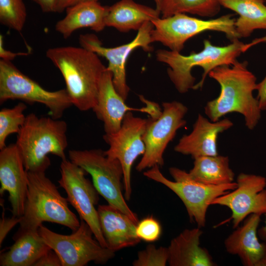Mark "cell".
<instances>
[{"label":"cell","instance_id":"obj_1","mask_svg":"<svg viewBox=\"0 0 266 266\" xmlns=\"http://www.w3.org/2000/svg\"><path fill=\"white\" fill-rule=\"evenodd\" d=\"M246 61L237 60L232 65L217 66L208 74L220 86L219 95L207 102L204 112L213 122L232 112L241 114L245 126L253 130L258 124L261 112L257 98L253 95L257 90V78L247 68Z\"/></svg>","mask_w":266,"mask_h":266},{"label":"cell","instance_id":"obj_2","mask_svg":"<svg viewBox=\"0 0 266 266\" xmlns=\"http://www.w3.org/2000/svg\"><path fill=\"white\" fill-rule=\"evenodd\" d=\"M46 56L62 74L73 105L80 111L92 109L106 68L99 56L82 47L71 46L50 48Z\"/></svg>","mask_w":266,"mask_h":266},{"label":"cell","instance_id":"obj_3","mask_svg":"<svg viewBox=\"0 0 266 266\" xmlns=\"http://www.w3.org/2000/svg\"><path fill=\"white\" fill-rule=\"evenodd\" d=\"M244 44L239 39L224 46H216L208 40L203 41V48L199 52L185 56L180 52L159 49L157 61L169 66L168 77L181 94L190 89H201L209 73L217 66L233 65L240 55Z\"/></svg>","mask_w":266,"mask_h":266},{"label":"cell","instance_id":"obj_4","mask_svg":"<svg viewBox=\"0 0 266 266\" xmlns=\"http://www.w3.org/2000/svg\"><path fill=\"white\" fill-rule=\"evenodd\" d=\"M67 124L59 119L38 117L32 113L17 134L15 143L27 171H45L50 165L48 155L66 160Z\"/></svg>","mask_w":266,"mask_h":266},{"label":"cell","instance_id":"obj_5","mask_svg":"<svg viewBox=\"0 0 266 266\" xmlns=\"http://www.w3.org/2000/svg\"><path fill=\"white\" fill-rule=\"evenodd\" d=\"M28 190L18 231H37L44 222L76 231L80 222L45 171H28Z\"/></svg>","mask_w":266,"mask_h":266},{"label":"cell","instance_id":"obj_6","mask_svg":"<svg viewBox=\"0 0 266 266\" xmlns=\"http://www.w3.org/2000/svg\"><path fill=\"white\" fill-rule=\"evenodd\" d=\"M68 155L70 161L91 176L96 189L109 204L137 224L138 217L128 206L122 193L123 171L118 160L109 158L100 149L70 150Z\"/></svg>","mask_w":266,"mask_h":266},{"label":"cell","instance_id":"obj_7","mask_svg":"<svg viewBox=\"0 0 266 266\" xmlns=\"http://www.w3.org/2000/svg\"><path fill=\"white\" fill-rule=\"evenodd\" d=\"M169 171L174 181L164 176L159 166L150 168L143 174L173 192L184 203L190 220L194 221L200 228L205 225L207 210L211 202L237 186L236 182L219 186L204 184L192 179L186 171L175 167H170Z\"/></svg>","mask_w":266,"mask_h":266},{"label":"cell","instance_id":"obj_8","mask_svg":"<svg viewBox=\"0 0 266 266\" xmlns=\"http://www.w3.org/2000/svg\"><path fill=\"white\" fill-rule=\"evenodd\" d=\"M19 100L46 106L51 117L60 119L73 105L66 89L50 91L24 74L11 62L0 61V103Z\"/></svg>","mask_w":266,"mask_h":266},{"label":"cell","instance_id":"obj_9","mask_svg":"<svg viewBox=\"0 0 266 266\" xmlns=\"http://www.w3.org/2000/svg\"><path fill=\"white\" fill-rule=\"evenodd\" d=\"M231 14L217 18L202 20L185 13L158 18L152 21V42H159L170 50L180 52L185 42L203 32L213 31L224 33L232 42L240 38L235 27V19Z\"/></svg>","mask_w":266,"mask_h":266},{"label":"cell","instance_id":"obj_10","mask_svg":"<svg viewBox=\"0 0 266 266\" xmlns=\"http://www.w3.org/2000/svg\"><path fill=\"white\" fill-rule=\"evenodd\" d=\"M38 232L46 243L59 257L62 266H84L90 262L104 265L115 256L93 236L89 226L81 219L78 228L70 235L54 232L43 225Z\"/></svg>","mask_w":266,"mask_h":266},{"label":"cell","instance_id":"obj_11","mask_svg":"<svg viewBox=\"0 0 266 266\" xmlns=\"http://www.w3.org/2000/svg\"><path fill=\"white\" fill-rule=\"evenodd\" d=\"M162 106V113L157 118L149 119L143 136L145 151L136 166L138 171L155 166H163V154L168 144L177 131L186 124L184 118L188 108L182 103L164 102Z\"/></svg>","mask_w":266,"mask_h":266},{"label":"cell","instance_id":"obj_12","mask_svg":"<svg viewBox=\"0 0 266 266\" xmlns=\"http://www.w3.org/2000/svg\"><path fill=\"white\" fill-rule=\"evenodd\" d=\"M60 187L67 194L68 202L74 208L80 219L90 227L95 238L104 247L106 243L100 227L97 209L99 193L94 185L85 177L86 172L67 159L60 165Z\"/></svg>","mask_w":266,"mask_h":266},{"label":"cell","instance_id":"obj_13","mask_svg":"<svg viewBox=\"0 0 266 266\" xmlns=\"http://www.w3.org/2000/svg\"><path fill=\"white\" fill-rule=\"evenodd\" d=\"M149 119L135 117L132 112H127L123 119L120 129L115 133L103 135L109 148L104 151L109 158L118 160L123 171V187L125 199L131 198V170L135 160L143 155L145 145L143 136Z\"/></svg>","mask_w":266,"mask_h":266},{"label":"cell","instance_id":"obj_14","mask_svg":"<svg viewBox=\"0 0 266 266\" xmlns=\"http://www.w3.org/2000/svg\"><path fill=\"white\" fill-rule=\"evenodd\" d=\"M154 28L152 22H146L138 31L131 42L114 47L103 46L99 38L94 34H81L79 38L81 46L95 53L108 61L106 69L112 74L114 86L118 94L126 100L130 88L127 84L126 66L130 55L135 49L141 47L144 51L153 50L151 46V32Z\"/></svg>","mask_w":266,"mask_h":266},{"label":"cell","instance_id":"obj_15","mask_svg":"<svg viewBox=\"0 0 266 266\" xmlns=\"http://www.w3.org/2000/svg\"><path fill=\"white\" fill-rule=\"evenodd\" d=\"M236 183L237 187L232 192L215 198L211 203L227 206L231 210L233 228L251 214L262 215L266 212V178L240 173Z\"/></svg>","mask_w":266,"mask_h":266},{"label":"cell","instance_id":"obj_16","mask_svg":"<svg viewBox=\"0 0 266 266\" xmlns=\"http://www.w3.org/2000/svg\"><path fill=\"white\" fill-rule=\"evenodd\" d=\"M145 107L133 108L129 106L125 100L116 90L112 81V73L106 69L100 84L97 103L92 110L97 117L103 123L105 134L115 133L121 127L125 114L138 111L148 114L151 118H156L162 113L159 105L139 96Z\"/></svg>","mask_w":266,"mask_h":266},{"label":"cell","instance_id":"obj_17","mask_svg":"<svg viewBox=\"0 0 266 266\" xmlns=\"http://www.w3.org/2000/svg\"><path fill=\"white\" fill-rule=\"evenodd\" d=\"M0 194L8 192L12 215L21 217L28 190V177L16 143L6 145L0 150Z\"/></svg>","mask_w":266,"mask_h":266},{"label":"cell","instance_id":"obj_18","mask_svg":"<svg viewBox=\"0 0 266 266\" xmlns=\"http://www.w3.org/2000/svg\"><path fill=\"white\" fill-rule=\"evenodd\" d=\"M233 126V122L227 118L213 122L199 114L192 131L179 139L174 150L183 155H190L194 159L218 155V135Z\"/></svg>","mask_w":266,"mask_h":266},{"label":"cell","instance_id":"obj_19","mask_svg":"<svg viewBox=\"0 0 266 266\" xmlns=\"http://www.w3.org/2000/svg\"><path fill=\"white\" fill-rule=\"evenodd\" d=\"M261 216L250 214L224 241L227 252L238 256L245 266H266V242L258 235Z\"/></svg>","mask_w":266,"mask_h":266},{"label":"cell","instance_id":"obj_20","mask_svg":"<svg viewBox=\"0 0 266 266\" xmlns=\"http://www.w3.org/2000/svg\"><path fill=\"white\" fill-rule=\"evenodd\" d=\"M101 230L107 247L116 252L139 243L136 223L129 216L109 204L97 208Z\"/></svg>","mask_w":266,"mask_h":266},{"label":"cell","instance_id":"obj_21","mask_svg":"<svg viewBox=\"0 0 266 266\" xmlns=\"http://www.w3.org/2000/svg\"><path fill=\"white\" fill-rule=\"evenodd\" d=\"M200 228L185 229L173 238L167 247L170 266H214L207 249L200 246Z\"/></svg>","mask_w":266,"mask_h":266},{"label":"cell","instance_id":"obj_22","mask_svg":"<svg viewBox=\"0 0 266 266\" xmlns=\"http://www.w3.org/2000/svg\"><path fill=\"white\" fill-rule=\"evenodd\" d=\"M66 10V16L55 25V30L65 39L81 28H89L99 32L106 27L107 6L101 5L98 1L80 2Z\"/></svg>","mask_w":266,"mask_h":266},{"label":"cell","instance_id":"obj_23","mask_svg":"<svg viewBox=\"0 0 266 266\" xmlns=\"http://www.w3.org/2000/svg\"><path fill=\"white\" fill-rule=\"evenodd\" d=\"M15 242L6 252L1 254L0 266H33L51 249L37 231H18L13 236Z\"/></svg>","mask_w":266,"mask_h":266},{"label":"cell","instance_id":"obj_24","mask_svg":"<svg viewBox=\"0 0 266 266\" xmlns=\"http://www.w3.org/2000/svg\"><path fill=\"white\" fill-rule=\"evenodd\" d=\"M156 9L135 2L133 0H120L107 6L106 27H111L121 32L138 31L147 22L160 17Z\"/></svg>","mask_w":266,"mask_h":266},{"label":"cell","instance_id":"obj_25","mask_svg":"<svg viewBox=\"0 0 266 266\" xmlns=\"http://www.w3.org/2000/svg\"><path fill=\"white\" fill-rule=\"evenodd\" d=\"M221 6L236 13L234 27L240 38L250 36L256 30H266L265 0H219Z\"/></svg>","mask_w":266,"mask_h":266},{"label":"cell","instance_id":"obj_26","mask_svg":"<svg viewBox=\"0 0 266 266\" xmlns=\"http://www.w3.org/2000/svg\"><path fill=\"white\" fill-rule=\"evenodd\" d=\"M228 156H208L194 159L188 172L194 180L204 184L219 186L234 182V173L230 167Z\"/></svg>","mask_w":266,"mask_h":266},{"label":"cell","instance_id":"obj_27","mask_svg":"<svg viewBox=\"0 0 266 266\" xmlns=\"http://www.w3.org/2000/svg\"><path fill=\"white\" fill-rule=\"evenodd\" d=\"M219 0H163L159 11L162 18L178 13L212 17L220 10Z\"/></svg>","mask_w":266,"mask_h":266},{"label":"cell","instance_id":"obj_28","mask_svg":"<svg viewBox=\"0 0 266 266\" xmlns=\"http://www.w3.org/2000/svg\"><path fill=\"white\" fill-rule=\"evenodd\" d=\"M27 108L23 102H19L11 108H2L0 111V150L5 147L7 137L17 134L24 125L26 116L24 114Z\"/></svg>","mask_w":266,"mask_h":266},{"label":"cell","instance_id":"obj_29","mask_svg":"<svg viewBox=\"0 0 266 266\" xmlns=\"http://www.w3.org/2000/svg\"><path fill=\"white\" fill-rule=\"evenodd\" d=\"M27 17L23 0H0V22L17 32L22 31Z\"/></svg>","mask_w":266,"mask_h":266},{"label":"cell","instance_id":"obj_30","mask_svg":"<svg viewBox=\"0 0 266 266\" xmlns=\"http://www.w3.org/2000/svg\"><path fill=\"white\" fill-rule=\"evenodd\" d=\"M167 247H157L148 245L145 249L138 252L137 258L133 263L134 266H165L168 263Z\"/></svg>","mask_w":266,"mask_h":266},{"label":"cell","instance_id":"obj_31","mask_svg":"<svg viewBox=\"0 0 266 266\" xmlns=\"http://www.w3.org/2000/svg\"><path fill=\"white\" fill-rule=\"evenodd\" d=\"M161 233L160 223L152 216L138 221L136 226V234L140 240L148 242L156 241L160 237Z\"/></svg>","mask_w":266,"mask_h":266},{"label":"cell","instance_id":"obj_32","mask_svg":"<svg viewBox=\"0 0 266 266\" xmlns=\"http://www.w3.org/2000/svg\"><path fill=\"white\" fill-rule=\"evenodd\" d=\"M3 200L0 198V205L2 207V219L0 222V245L1 246L4 238L9 231L18 223H20L21 217L13 216L11 218L4 217V207Z\"/></svg>","mask_w":266,"mask_h":266},{"label":"cell","instance_id":"obj_33","mask_svg":"<svg viewBox=\"0 0 266 266\" xmlns=\"http://www.w3.org/2000/svg\"><path fill=\"white\" fill-rule=\"evenodd\" d=\"M33 266H62V264L57 253L51 249L43 255Z\"/></svg>","mask_w":266,"mask_h":266},{"label":"cell","instance_id":"obj_34","mask_svg":"<svg viewBox=\"0 0 266 266\" xmlns=\"http://www.w3.org/2000/svg\"><path fill=\"white\" fill-rule=\"evenodd\" d=\"M29 54L27 52L14 53L6 50L3 46V37L2 34H0V57L1 60L11 61L18 56H26Z\"/></svg>","mask_w":266,"mask_h":266},{"label":"cell","instance_id":"obj_35","mask_svg":"<svg viewBox=\"0 0 266 266\" xmlns=\"http://www.w3.org/2000/svg\"><path fill=\"white\" fill-rule=\"evenodd\" d=\"M36 3L44 12H57L60 0H32Z\"/></svg>","mask_w":266,"mask_h":266},{"label":"cell","instance_id":"obj_36","mask_svg":"<svg viewBox=\"0 0 266 266\" xmlns=\"http://www.w3.org/2000/svg\"><path fill=\"white\" fill-rule=\"evenodd\" d=\"M257 99L262 111L266 110V76L263 80L257 84Z\"/></svg>","mask_w":266,"mask_h":266},{"label":"cell","instance_id":"obj_37","mask_svg":"<svg viewBox=\"0 0 266 266\" xmlns=\"http://www.w3.org/2000/svg\"><path fill=\"white\" fill-rule=\"evenodd\" d=\"M86 1H98V0H60L58 5L57 12H62L70 6L80 2Z\"/></svg>","mask_w":266,"mask_h":266},{"label":"cell","instance_id":"obj_38","mask_svg":"<svg viewBox=\"0 0 266 266\" xmlns=\"http://www.w3.org/2000/svg\"><path fill=\"white\" fill-rule=\"evenodd\" d=\"M261 43H266V35L253 39L251 42L244 44L242 48V52L244 53L251 47Z\"/></svg>","mask_w":266,"mask_h":266},{"label":"cell","instance_id":"obj_39","mask_svg":"<svg viewBox=\"0 0 266 266\" xmlns=\"http://www.w3.org/2000/svg\"><path fill=\"white\" fill-rule=\"evenodd\" d=\"M265 215V225L258 230V235L263 241L266 242V212Z\"/></svg>","mask_w":266,"mask_h":266},{"label":"cell","instance_id":"obj_40","mask_svg":"<svg viewBox=\"0 0 266 266\" xmlns=\"http://www.w3.org/2000/svg\"><path fill=\"white\" fill-rule=\"evenodd\" d=\"M154 1L156 4V9L159 10L163 0H154Z\"/></svg>","mask_w":266,"mask_h":266},{"label":"cell","instance_id":"obj_41","mask_svg":"<svg viewBox=\"0 0 266 266\" xmlns=\"http://www.w3.org/2000/svg\"><path fill=\"white\" fill-rule=\"evenodd\" d=\"M265 0L266 2V0Z\"/></svg>","mask_w":266,"mask_h":266}]
</instances>
